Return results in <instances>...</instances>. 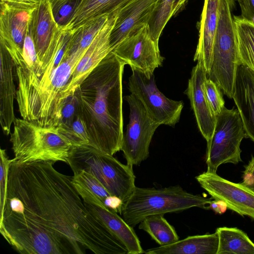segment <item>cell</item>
<instances>
[{
	"label": "cell",
	"mask_w": 254,
	"mask_h": 254,
	"mask_svg": "<svg viewBox=\"0 0 254 254\" xmlns=\"http://www.w3.org/2000/svg\"><path fill=\"white\" fill-rule=\"evenodd\" d=\"M52 161L12 162L8 174L3 212L67 244L76 254H126L122 242L85 206L72 177Z\"/></svg>",
	"instance_id": "1"
},
{
	"label": "cell",
	"mask_w": 254,
	"mask_h": 254,
	"mask_svg": "<svg viewBox=\"0 0 254 254\" xmlns=\"http://www.w3.org/2000/svg\"><path fill=\"white\" fill-rule=\"evenodd\" d=\"M125 63L112 52L76 89L78 113L89 145L111 155L121 150L124 137L122 77Z\"/></svg>",
	"instance_id": "2"
},
{
	"label": "cell",
	"mask_w": 254,
	"mask_h": 254,
	"mask_svg": "<svg viewBox=\"0 0 254 254\" xmlns=\"http://www.w3.org/2000/svg\"><path fill=\"white\" fill-rule=\"evenodd\" d=\"M212 200V197L188 192L179 185L161 189L135 187L123 204L120 214L130 226L134 227L152 215L181 212L192 207L208 209Z\"/></svg>",
	"instance_id": "3"
},
{
	"label": "cell",
	"mask_w": 254,
	"mask_h": 254,
	"mask_svg": "<svg viewBox=\"0 0 254 254\" xmlns=\"http://www.w3.org/2000/svg\"><path fill=\"white\" fill-rule=\"evenodd\" d=\"M13 124L10 141L13 162H67L72 146L59 133L57 127L41 126L22 118H16Z\"/></svg>",
	"instance_id": "4"
},
{
	"label": "cell",
	"mask_w": 254,
	"mask_h": 254,
	"mask_svg": "<svg viewBox=\"0 0 254 254\" xmlns=\"http://www.w3.org/2000/svg\"><path fill=\"white\" fill-rule=\"evenodd\" d=\"M66 163L73 173L84 171L92 175L123 204L136 187L132 166L91 146H72Z\"/></svg>",
	"instance_id": "5"
},
{
	"label": "cell",
	"mask_w": 254,
	"mask_h": 254,
	"mask_svg": "<svg viewBox=\"0 0 254 254\" xmlns=\"http://www.w3.org/2000/svg\"><path fill=\"white\" fill-rule=\"evenodd\" d=\"M235 1L219 0L212 64L207 75L229 98H233L237 69L240 64L232 16Z\"/></svg>",
	"instance_id": "6"
},
{
	"label": "cell",
	"mask_w": 254,
	"mask_h": 254,
	"mask_svg": "<svg viewBox=\"0 0 254 254\" xmlns=\"http://www.w3.org/2000/svg\"><path fill=\"white\" fill-rule=\"evenodd\" d=\"M215 127L212 139L207 145L206 163L208 172L216 173L218 167L225 163L241 162L240 144L247 137L238 109L225 107L216 116Z\"/></svg>",
	"instance_id": "7"
},
{
	"label": "cell",
	"mask_w": 254,
	"mask_h": 254,
	"mask_svg": "<svg viewBox=\"0 0 254 254\" xmlns=\"http://www.w3.org/2000/svg\"><path fill=\"white\" fill-rule=\"evenodd\" d=\"M29 30L40 62L33 73L39 74L54 61L64 43L66 31L57 22L50 0H39L31 12Z\"/></svg>",
	"instance_id": "8"
},
{
	"label": "cell",
	"mask_w": 254,
	"mask_h": 254,
	"mask_svg": "<svg viewBox=\"0 0 254 254\" xmlns=\"http://www.w3.org/2000/svg\"><path fill=\"white\" fill-rule=\"evenodd\" d=\"M125 98L130 112L121 150L127 164L132 166L139 165L148 157L151 141L160 125L149 116L141 102L133 95L130 94Z\"/></svg>",
	"instance_id": "9"
},
{
	"label": "cell",
	"mask_w": 254,
	"mask_h": 254,
	"mask_svg": "<svg viewBox=\"0 0 254 254\" xmlns=\"http://www.w3.org/2000/svg\"><path fill=\"white\" fill-rule=\"evenodd\" d=\"M128 81L131 94L142 104L149 116L160 125L174 127L179 122L184 107L182 101H175L159 91L154 74L147 76L132 70Z\"/></svg>",
	"instance_id": "10"
},
{
	"label": "cell",
	"mask_w": 254,
	"mask_h": 254,
	"mask_svg": "<svg viewBox=\"0 0 254 254\" xmlns=\"http://www.w3.org/2000/svg\"><path fill=\"white\" fill-rule=\"evenodd\" d=\"M112 52L132 70L147 76L153 75L155 69L162 65L164 60L158 45L150 35L147 24L130 33Z\"/></svg>",
	"instance_id": "11"
},
{
	"label": "cell",
	"mask_w": 254,
	"mask_h": 254,
	"mask_svg": "<svg viewBox=\"0 0 254 254\" xmlns=\"http://www.w3.org/2000/svg\"><path fill=\"white\" fill-rule=\"evenodd\" d=\"M195 179L212 198L223 201L227 208L239 214L254 219V192L242 183L229 181L207 171Z\"/></svg>",
	"instance_id": "12"
},
{
	"label": "cell",
	"mask_w": 254,
	"mask_h": 254,
	"mask_svg": "<svg viewBox=\"0 0 254 254\" xmlns=\"http://www.w3.org/2000/svg\"><path fill=\"white\" fill-rule=\"evenodd\" d=\"M119 11L110 14L108 20L98 31L72 74L62 96L64 100L73 95L90 73L112 51L110 35Z\"/></svg>",
	"instance_id": "13"
},
{
	"label": "cell",
	"mask_w": 254,
	"mask_h": 254,
	"mask_svg": "<svg viewBox=\"0 0 254 254\" xmlns=\"http://www.w3.org/2000/svg\"><path fill=\"white\" fill-rule=\"evenodd\" d=\"M0 44L11 56L15 66L23 62V48L32 10H24L0 2Z\"/></svg>",
	"instance_id": "14"
},
{
	"label": "cell",
	"mask_w": 254,
	"mask_h": 254,
	"mask_svg": "<svg viewBox=\"0 0 254 254\" xmlns=\"http://www.w3.org/2000/svg\"><path fill=\"white\" fill-rule=\"evenodd\" d=\"M86 207L97 216L125 246L127 254L144 253L133 227L118 213L106 207L93 194L82 187L74 185Z\"/></svg>",
	"instance_id": "15"
},
{
	"label": "cell",
	"mask_w": 254,
	"mask_h": 254,
	"mask_svg": "<svg viewBox=\"0 0 254 254\" xmlns=\"http://www.w3.org/2000/svg\"><path fill=\"white\" fill-rule=\"evenodd\" d=\"M207 77L202 63L197 62L192 68L186 94L190 99L198 127L208 145L213 135L216 118L206 97L203 83Z\"/></svg>",
	"instance_id": "16"
},
{
	"label": "cell",
	"mask_w": 254,
	"mask_h": 254,
	"mask_svg": "<svg viewBox=\"0 0 254 254\" xmlns=\"http://www.w3.org/2000/svg\"><path fill=\"white\" fill-rule=\"evenodd\" d=\"M159 0H132L121 9L110 35L113 50L130 33L147 24Z\"/></svg>",
	"instance_id": "17"
},
{
	"label": "cell",
	"mask_w": 254,
	"mask_h": 254,
	"mask_svg": "<svg viewBox=\"0 0 254 254\" xmlns=\"http://www.w3.org/2000/svg\"><path fill=\"white\" fill-rule=\"evenodd\" d=\"M0 122L3 133H10L12 124L16 118L14 112V100L16 91L14 63L5 47L0 44Z\"/></svg>",
	"instance_id": "18"
},
{
	"label": "cell",
	"mask_w": 254,
	"mask_h": 254,
	"mask_svg": "<svg viewBox=\"0 0 254 254\" xmlns=\"http://www.w3.org/2000/svg\"><path fill=\"white\" fill-rule=\"evenodd\" d=\"M233 99L247 137L254 142V71L242 64L237 69Z\"/></svg>",
	"instance_id": "19"
},
{
	"label": "cell",
	"mask_w": 254,
	"mask_h": 254,
	"mask_svg": "<svg viewBox=\"0 0 254 254\" xmlns=\"http://www.w3.org/2000/svg\"><path fill=\"white\" fill-rule=\"evenodd\" d=\"M219 0H204L199 24V38L194 61L202 63L209 73L212 64L213 49L216 33Z\"/></svg>",
	"instance_id": "20"
},
{
	"label": "cell",
	"mask_w": 254,
	"mask_h": 254,
	"mask_svg": "<svg viewBox=\"0 0 254 254\" xmlns=\"http://www.w3.org/2000/svg\"><path fill=\"white\" fill-rule=\"evenodd\" d=\"M132 0H77L65 25L68 31L74 30L99 17L119 11Z\"/></svg>",
	"instance_id": "21"
},
{
	"label": "cell",
	"mask_w": 254,
	"mask_h": 254,
	"mask_svg": "<svg viewBox=\"0 0 254 254\" xmlns=\"http://www.w3.org/2000/svg\"><path fill=\"white\" fill-rule=\"evenodd\" d=\"M219 238L217 232L188 237L165 246L148 249L146 254H217Z\"/></svg>",
	"instance_id": "22"
},
{
	"label": "cell",
	"mask_w": 254,
	"mask_h": 254,
	"mask_svg": "<svg viewBox=\"0 0 254 254\" xmlns=\"http://www.w3.org/2000/svg\"><path fill=\"white\" fill-rule=\"evenodd\" d=\"M219 245L217 254H254V243L243 231L222 227L216 230Z\"/></svg>",
	"instance_id": "23"
},
{
	"label": "cell",
	"mask_w": 254,
	"mask_h": 254,
	"mask_svg": "<svg viewBox=\"0 0 254 254\" xmlns=\"http://www.w3.org/2000/svg\"><path fill=\"white\" fill-rule=\"evenodd\" d=\"M240 64L254 71V23L234 16Z\"/></svg>",
	"instance_id": "24"
},
{
	"label": "cell",
	"mask_w": 254,
	"mask_h": 254,
	"mask_svg": "<svg viewBox=\"0 0 254 254\" xmlns=\"http://www.w3.org/2000/svg\"><path fill=\"white\" fill-rule=\"evenodd\" d=\"M73 185L82 187L96 196L107 208L121 213L122 201L111 194L105 187L92 175L84 171L73 173Z\"/></svg>",
	"instance_id": "25"
},
{
	"label": "cell",
	"mask_w": 254,
	"mask_h": 254,
	"mask_svg": "<svg viewBox=\"0 0 254 254\" xmlns=\"http://www.w3.org/2000/svg\"><path fill=\"white\" fill-rule=\"evenodd\" d=\"M138 228L147 232L157 244L165 246L179 240L175 228L164 218V215L149 216L139 223Z\"/></svg>",
	"instance_id": "26"
},
{
	"label": "cell",
	"mask_w": 254,
	"mask_h": 254,
	"mask_svg": "<svg viewBox=\"0 0 254 254\" xmlns=\"http://www.w3.org/2000/svg\"><path fill=\"white\" fill-rule=\"evenodd\" d=\"M174 0H159L147 24L150 35L157 45L163 29L172 17Z\"/></svg>",
	"instance_id": "27"
},
{
	"label": "cell",
	"mask_w": 254,
	"mask_h": 254,
	"mask_svg": "<svg viewBox=\"0 0 254 254\" xmlns=\"http://www.w3.org/2000/svg\"><path fill=\"white\" fill-rule=\"evenodd\" d=\"M57 128L59 133L72 146H89L90 140L87 127L79 113L69 124Z\"/></svg>",
	"instance_id": "28"
},
{
	"label": "cell",
	"mask_w": 254,
	"mask_h": 254,
	"mask_svg": "<svg viewBox=\"0 0 254 254\" xmlns=\"http://www.w3.org/2000/svg\"><path fill=\"white\" fill-rule=\"evenodd\" d=\"M23 63L21 65L17 66H21L30 72H36L40 66V62L29 28L23 45Z\"/></svg>",
	"instance_id": "29"
},
{
	"label": "cell",
	"mask_w": 254,
	"mask_h": 254,
	"mask_svg": "<svg viewBox=\"0 0 254 254\" xmlns=\"http://www.w3.org/2000/svg\"><path fill=\"white\" fill-rule=\"evenodd\" d=\"M0 218L2 216L7 199L8 174L10 164L14 159H9L4 149L0 150Z\"/></svg>",
	"instance_id": "30"
},
{
	"label": "cell",
	"mask_w": 254,
	"mask_h": 254,
	"mask_svg": "<svg viewBox=\"0 0 254 254\" xmlns=\"http://www.w3.org/2000/svg\"><path fill=\"white\" fill-rule=\"evenodd\" d=\"M203 90L213 113L215 116L219 115L225 107L221 89L213 81L207 78L203 83Z\"/></svg>",
	"instance_id": "31"
},
{
	"label": "cell",
	"mask_w": 254,
	"mask_h": 254,
	"mask_svg": "<svg viewBox=\"0 0 254 254\" xmlns=\"http://www.w3.org/2000/svg\"><path fill=\"white\" fill-rule=\"evenodd\" d=\"M78 102L75 94L68 97L63 106L58 127L69 124L78 114Z\"/></svg>",
	"instance_id": "32"
},
{
	"label": "cell",
	"mask_w": 254,
	"mask_h": 254,
	"mask_svg": "<svg viewBox=\"0 0 254 254\" xmlns=\"http://www.w3.org/2000/svg\"><path fill=\"white\" fill-rule=\"evenodd\" d=\"M242 184L254 192V156L245 167Z\"/></svg>",
	"instance_id": "33"
},
{
	"label": "cell",
	"mask_w": 254,
	"mask_h": 254,
	"mask_svg": "<svg viewBox=\"0 0 254 254\" xmlns=\"http://www.w3.org/2000/svg\"><path fill=\"white\" fill-rule=\"evenodd\" d=\"M241 10V17L254 23V0H237Z\"/></svg>",
	"instance_id": "34"
},
{
	"label": "cell",
	"mask_w": 254,
	"mask_h": 254,
	"mask_svg": "<svg viewBox=\"0 0 254 254\" xmlns=\"http://www.w3.org/2000/svg\"><path fill=\"white\" fill-rule=\"evenodd\" d=\"M0 2L16 8L28 10L34 9L38 3L33 0H0Z\"/></svg>",
	"instance_id": "35"
},
{
	"label": "cell",
	"mask_w": 254,
	"mask_h": 254,
	"mask_svg": "<svg viewBox=\"0 0 254 254\" xmlns=\"http://www.w3.org/2000/svg\"><path fill=\"white\" fill-rule=\"evenodd\" d=\"M209 209L220 214L224 213L227 209L226 204L220 200H211L209 204Z\"/></svg>",
	"instance_id": "36"
},
{
	"label": "cell",
	"mask_w": 254,
	"mask_h": 254,
	"mask_svg": "<svg viewBox=\"0 0 254 254\" xmlns=\"http://www.w3.org/2000/svg\"><path fill=\"white\" fill-rule=\"evenodd\" d=\"M189 0H175L173 6L172 17L180 11L186 5Z\"/></svg>",
	"instance_id": "37"
},
{
	"label": "cell",
	"mask_w": 254,
	"mask_h": 254,
	"mask_svg": "<svg viewBox=\"0 0 254 254\" xmlns=\"http://www.w3.org/2000/svg\"><path fill=\"white\" fill-rule=\"evenodd\" d=\"M52 6L54 14L56 13L58 10L64 5L71 0H50Z\"/></svg>",
	"instance_id": "38"
},
{
	"label": "cell",
	"mask_w": 254,
	"mask_h": 254,
	"mask_svg": "<svg viewBox=\"0 0 254 254\" xmlns=\"http://www.w3.org/2000/svg\"><path fill=\"white\" fill-rule=\"evenodd\" d=\"M33 0L36 1L38 2L39 0Z\"/></svg>",
	"instance_id": "39"
}]
</instances>
